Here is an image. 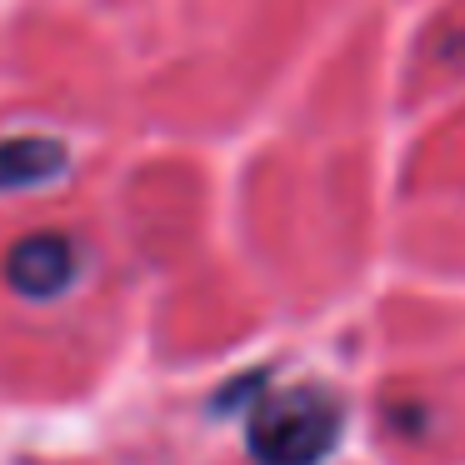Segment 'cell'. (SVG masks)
<instances>
[{"instance_id":"cell-3","label":"cell","mask_w":465,"mask_h":465,"mask_svg":"<svg viewBox=\"0 0 465 465\" xmlns=\"http://www.w3.org/2000/svg\"><path fill=\"white\" fill-rule=\"evenodd\" d=\"M65 171V145L51 135H11L0 141V191H35Z\"/></svg>"},{"instance_id":"cell-1","label":"cell","mask_w":465,"mask_h":465,"mask_svg":"<svg viewBox=\"0 0 465 465\" xmlns=\"http://www.w3.org/2000/svg\"><path fill=\"white\" fill-rule=\"evenodd\" d=\"M251 455L261 465H321L341 440V405L321 391H285L255 405Z\"/></svg>"},{"instance_id":"cell-2","label":"cell","mask_w":465,"mask_h":465,"mask_svg":"<svg viewBox=\"0 0 465 465\" xmlns=\"http://www.w3.org/2000/svg\"><path fill=\"white\" fill-rule=\"evenodd\" d=\"M5 281L25 301H55L81 281V245L61 231H35L11 245L5 255Z\"/></svg>"}]
</instances>
